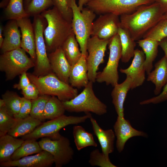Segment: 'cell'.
Instances as JSON below:
<instances>
[{"label":"cell","mask_w":167,"mask_h":167,"mask_svg":"<svg viewBox=\"0 0 167 167\" xmlns=\"http://www.w3.org/2000/svg\"><path fill=\"white\" fill-rule=\"evenodd\" d=\"M164 14L156 2L142 5L131 13L120 16V26L126 29L135 41H138L163 19Z\"/></svg>","instance_id":"cell-1"},{"label":"cell","mask_w":167,"mask_h":167,"mask_svg":"<svg viewBox=\"0 0 167 167\" xmlns=\"http://www.w3.org/2000/svg\"><path fill=\"white\" fill-rule=\"evenodd\" d=\"M45 19L47 25L44 36L47 53L62 47L72 32L71 22L65 19L54 7L40 14Z\"/></svg>","instance_id":"cell-2"},{"label":"cell","mask_w":167,"mask_h":167,"mask_svg":"<svg viewBox=\"0 0 167 167\" xmlns=\"http://www.w3.org/2000/svg\"><path fill=\"white\" fill-rule=\"evenodd\" d=\"M31 82L37 88L40 95L57 97L62 101L70 100L78 94V91L59 79L52 72L44 76H37L27 73Z\"/></svg>","instance_id":"cell-3"},{"label":"cell","mask_w":167,"mask_h":167,"mask_svg":"<svg viewBox=\"0 0 167 167\" xmlns=\"http://www.w3.org/2000/svg\"><path fill=\"white\" fill-rule=\"evenodd\" d=\"M70 4L73 13L71 22L72 30L82 54L87 57V43L91 36L92 25L96 14L87 7L81 11L75 0H70Z\"/></svg>","instance_id":"cell-4"},{"label":"cell","mask_w":167,"mask_h":167,"mask_svg":"<svg viewBox=\"0 0 167 167\" xmlns=\"http://www.w3.org/2000/svg\"><path fill=\"white\" fill-rule=\"evenodd\" d=\"M93 83L89 81L83 91L73 99L62 101L66 110L70 112H92L102 115L107 112L106 105L96 96Z\"/></svg>","instance_id":"cell-5"},{"label":"cell","mask_w":167,"mask_h":167,"mask_svg":"<svg viewBox=\"0 0 167 167\" xmlns=\"http://www.w3.org/2000/svg\"><path fill=\"white\" fill-rule=\"evenodd\" d=\"M92 116L90 113L80 116H68L64 114L42 122L32 132L22 136L21 138L24 140L31 139H37L45 137L58 139L61 136L59 131L62 128L70 125H76L84 122Z\"/></svg>","instance_id":"cell-6"},{"label":"cell","mask_w":167,"mask_h":167,"mask_svg":"<svg viewBox=\"0 0 167 167\" xmlns=\"http://www.w3.org/2000/svg\"><path fill=\"white\" fill-rule=\"evenodd\" d=\"M21 48L2 53L0 56V70L10 80L34 67L35 63Z\"/></svg>","instance_id":"cell-7"},{"label":"cell","mask_w":167,"mask_h":167,"mask_svg":"<svg viewBox=\"0 0 167 167\" xmlns=\"http://www.w3.org/2000/svg\"><path fill=\"white\" fill-rule=\"evenodd\" d=\"M33 27L35 35L36 56L33 75L40 76L52 72L44 36L47 22L41 14L34 16Z\"/></svg>","instance_id":"cell-8"},{"label":"cell","mask_w":167,"mask_h":167,"mask_svg":"<svg viewBox=\"0 0 167 167\" xmlns=\"http://www.w3.org/2000/svg\"><path fill=\"white\" fill-rule=\"evenodd\" d=\"M154 2V0H90L86 5L96 14L112 13L120 16L132 13L141 5Z\"/></svg>","instance_id":"cell-9"},{"label":"cell","mask_w":167,"mask_h":167,"mask_svg":"<svg viewBox=\"0 0 167 167\" xmlns=\"http://www.w3.org/2000/svg\"><path fill=\"white\" fill-rule=\"evenodd\" d=\"M108 46L109 53L108 62L102 71L98 72L96 81L113 87L118 83V68L122 55L121 41L118 34L110 39Z\"/></svg>","instance_id":"cell-10"},{"label":"cell","mask_w":167,"mask_h":167,"mask_svg":"<svg viewBox=\"0 0 167 167\" xmlns=\"http://www.w3.org/2000/svg\"><path fill=\"white\" fill-rule=\"evenodd\" d=\"M38 143L43 150L53 156L55 167H62L69 163L73 159L74 152L67 137L61 135L53 139L49 137L41 138Z\"/></svg>","instance_id":"cell-11"},{"label":"cell","mask_w":167,"mask_h":167,"mask_svg":"<svg viewBox=\"0 0 167 167\" xmlns=\"http://www.w3.org/2000/svg\"><path fill=\"white\" fill-rule=\"evenodd\" d=\"M110 39H101L96 36H91L88 41V75L89 81L93 83L96 81L99 65L104 62L105 53Z\"/></svg>","instance_id":"cell-12"},{"label":"cell","mask_w":167,"mask_h":167,"mask_svg":"<svg viewBox=\"0 0 167 167\" xmlns=\"http://www.w3.org/2000/svg\"><path fill=\"white\" fill-rule=\"evenodd\" d=\"M120 24L119 16L112 13L100 15L93 22L91 36L110 39L118 34Z\"/></svg>","instance_id":"cell-13"},{"label":"cell","mask_w":167,"mask_h":167,"mask_svg":"<svg viewBox=\"0 0 167 167\" xmlns=\"http://www.w3.org/2000/svg\"><path fill=\"white\" fill-rule=\"evenodd\" d=\"M113 128L117 138L116 147L119 153L123 151L126 143L130 138L139 136L148 137L147 134L144 132L133 127L129 120L124 117L118 116Z\"/></svg>","instance_id":"cell-14"},{"label":"cell","mask_w":167,"mask_h":167,"mask_svg":"<svg viewBox=\"0 0 167 167\" xmlns=\"http://www.w3.org/2000/svg\"><path fill=\"white\" fill-rule=\"evenodd\" d=\"M134 58L129 67L121 68L120 71L129 76L131 79V89L142 85L145 80V70L144 66L145 55L142 50L135 49Z\"/></svg>","instance_id":"cell-15"},{"label":"cell","mask_w":167,"mask_h":167,"mask_svg":"<svg viewBox=\"0 0 167 167\" xmlns=\"http://www.w3.org/2000/svg\"><path fill=\"white\" fill-rule=\"evenodd\" d=\"M54 163L53 156L46 151L19 159L0 163L1 167H50Z\"/></svg>","instance_id":"cell-16"},{"label":"cell","mask_w":167,"mask_h":167,"mask_svg":"<svg viewBox=\"0 0 167 167\" xmlns=\"http://www.w3.org/2000/svg\"><path fill=\"white\" fill-rule=\"evenodd\" d=\"M51 68L57 77L69 84V77L71 66L66 58L61 47L48 54Z\"/></svg>","instance_id":"cell-17"},{"label":"cell","mask_w":167,"mask_h":167,"mask_svg":"<svg viewBox=\"0 0 167 167\" xmlns=\"http://www.w3.org/2000/svg\"><path fill=\"white\" fill-rule=\"evenodd\" d=\"M16 20L21 32V48L29 54L35 63L36 56L35 35L33 24L28 17Z\"/></svg>","instance_id":"cell-18"},{"label":"cell","mask_w":167,"mask_h":167,"mask_svg":"<svg viewBox=\"0 0 167 167\" xmlns=\"http://www.w3.org/2000/svg\"><path fill=\"white\" fill-rule=\"evenodd\" d=\"M17 20H10L3 27L2 53L21 48V36Z\"/></svg>","instance_id":"cell-19"},{"label":"cell","mask_w":167,"mask_h":167,"mask_svg":"<svg viewBox=\"0 0 167 167\" xmlns=\"http://www.w3.org/2000/svg\"><path fill=\"white\" fill-rule=\"evenodd\" d=\"M89 119L94 133L101 145L102 152L107 156H109V154L114 151L115 136L114 132L111 129H103L92 116Z\"/></svg>","instance_id":"cell-20"},{"label":"cell","mask_w":167,"mask_h":167,"mask_svg":"<svg viewBox=\"0 0 167 167\" xmlns=\"http://www.w3.org/2000/svg\"><path fill=\"white\" fill-rule=\"evenodd\" d=\"M87 57L82 54L79 61L71 66L69 77V83L73 87H84L89 82L88 75Z\"/></svg>","instance_id":"cell-21"},{"label":"cell","mask_w":167,"mask_h":167,"mask_svg":"<svg viewBox=\"0 0 167 167\" xmlns=\"http://www.w3.org/2000/svg\"><path fill=\"white\" fill-rule=\"evenodd\" d=\"M131 78L126 76L123 82L118 83L113 87L111 96L118 116L124 117V104L128 92L131 89Z\"/></svg>","instance_id":"cell-22"},{"label":"cell","mask_w":167,"mask_h":167,"mask_svg":"<svg viewBox=\"0 0 167 167\" xmlns=\"http://www.w3.org/2000/svg\"><path fill=\"white\" fill-rule=\"evenodd\" d=\"M155 68L148 74L147 80L155 85L154 94L157 95L167 83V58L165 55L154 65Z\"/></svg>","instance_id":"cell-23"},{"label":"cell","mask_w":167,"mask_h":167,"mask_svg":"<svg viewBox=\"0 0 167 167\" xmlns=\"http://www.w3.org/2000/svg\"><path fill=\"white\" fill-rule=\"evenodd\" d=\"M24 140L8 134L0 136V163L10 161L12 155Z\"/></svg>","instance_id":"cell-24"},{"label":"cell","mask_w":167,"mask_h":167,"mask_svg":"<svg viewBox=\"0 0 167 167\" xmlns=\"http://www.w3.org/2000/svg\"><path fill=\"white\" fill-rule=\"evenodd\" d=\"M137 42L145 54L144 66L148 74L152 71L153 62L157 55L159 42L152 39L143 38L138 40Z\"/></svg>","instance_id":"cell-25"},{"label":"cell","mask_w":167,"mask_h":167,"mask_svg":"<svg viewBox=\"0 0 167 167\" xmlns=\"http://www.w3.org/2000/svg\"><path fill=\"white\" fill-rule=\"evenodd\" d=\"M42 123L40 120L30 115L23 119H17L8 134L16 138L22 137L32 132Z\"/></svg>","instance_id":"cell-26"},{"label":"cell","mask_w":167,"mask_h":167,"mask_svg":"<svg viewBox=\"0 0 167 167\" xmlns=\"http://www.w3.org/2000/svg\"><path fill=\"white\" fill-rule=\"evenodd\" d=\"M118 34L120 37L122 47L121 59L122 62L127 63L134 57L136 43L129 32L120 26Z\"/></svg>","instance_id":"cell-27"},{"label":"cell","mask_w":167,"mask_h":167,"mask_svg":"<svg viewBox=\"0 0 167 167\" xmlns=\"http://www.w3.org/2000/svg\"><path fill=\"white\" fill-rule=\"evenodd\" d=\"M79 46L73 31L68 36L61 47L66 58L71 66L75 64L82 55Z\"/></svg>","instance_id":"cell-28"},{"label":"cell","mask_w":167,"mask_h":167,"mask_svg":"<svg viewBox=\"0 0 167 167\" xmlns=\"http://www.w3.org/2000/svg\"><path fill=\"white\" fill-rule=\"evenodd\" d=\"M73 135L75 146L78 151L88 147H96L97 146L92 135L87 131L81 126H74L73 128Z\"/></svg>","instance_id":"cell-29"},{"label":"cell","mask_w":167,"mask_h":167,"mask_svg":"<svg viewBox=\"0 0 167 167\" xmlns=\"http://www.w3.org/2000/svg\"><path fill=\"white\" fill-rule=\"evenodd\" d=\"M42 151L36 139H26L13 154L11 160H17L29 155L39 153Z\"/></svg>","instance_id":"cell-30"},{"label":"cell","mask_w":167,"mask_h":167,"mask_svg":"<svg viewBox=\"0 0 167 167\" xmlns=\"http://www.w3.org/2000/svg\"><path fill=\"white\" fill-rule=\"evenodd\" d=\"M66 110L62 101L57 97L50 96L46 104L43 113L45 120H51L64 114Z\"/></svg>","instance_id":"cell-31"},{"label":"cell","mask_w":167,"mask_h":167,"mask_svg":"<svg viewBox=\"0 0 167 167\" xmlns=\"http://www.w3.org/2000/svg\"><path fill=\"white\" fill-rule=\"evenodd\" d=\"M4 14L6 19L9 20H17L30 16L24 8L23 0H9Z\"/></svg>","instance_id":"cell-32"},{"label":"cell","mask_w":167,"mask_h":167,"mask_svg":"<svg viewBox=\"0 0 167 167\" xmlns=\"http://www.w3.org/2000/svg\"><path fill=\"white\" fill-rule=\"evenodd\" d=\"M2 98L9 114L13 117L17 114L21 106L22 97L15 92L8 91L2 95Z\"/></svg>","instance_id":"cell-33"},{"label":"cell","mask_w":167,"mask_h":167,"mask_svg":"<svg viewBox=\"0 0 167 167\" xmlns=\"http://www.w3.org/2000/svg\"><path fill=\"white\" fill-rule=\"evenodd\" d=\"M143 38L152 39L158 42L167 38V20L162 19L149 30Z\"/></svg>","instance_id":"cell-34"},{"label":"cell","mask_w":167,"mask_h":167,"mask_svg":"<svg viewBox=\"0 0 167 167\" xmlns=\"http://www.w3.org/2000/svg\"><path fill=\"white\" fill-rule=\"evenodd\" d=\"M50 96L40 95L36 99L31 100L32 106L30 115L42 122L45 120L43 113L47 102Z\"/></svg>","instance_id":"cell-35"},{"label":"cell","mask_w":167,"mask_h":167,"mask_svg":"<svg viewBox=\"0 0 167 167\" xmlns=\"http://www.w3.org/2000/svg\"><path fill=\"white\" fill-rule=\"evenodd\" d=\"M52 5L53 0H31L25 10L30 16H34L40 14Z\"/></svg>","instance_id":"cell-36"},{"label":"cell","mask_w":167,"mask_h":167,"mask_svg":"<svg viewBox=\"0 0 167 167\" xmlns=\"http://www.w3.org/2000/svg\"><path fill=\"white\" fill-rule=\"evenodd\" d=\"M16 121L9 114L5 106L0 108V136L8 134Z\"/></svg>","instance_id":"cell-37"},{"label":"cell","mask_w":167,"mask_h":167,"mask_svg":"<svg viewBox=\"0 0 167 167\" xmlns=\"http://www.w3.org/2000/svg\"><path fill=\"white\" fill-rule=\"evenodd\" d=\"M88 163L92 166L100 167H116L110 161L109 156H107L98 149L92 150L90 154Z\"/></svg>","instance_id":"cell-38"},{"label":"cell","mask_w":167,"mask_h":167,"mask_svg":"<svg viewBox=\"0 0 167 167\" xmlns=\"http://www.w3.org/2000/svg\"><path fill=\"white\" fill-rule=\"evenodd\" d=\"M53 5L63 16L71 22L73 13L70 4V0H53Z\"/></svg>","instance_id":"cell-39"},{"label":"cell","mask_w":167,"mask_h":167,"mask_svg":"<svg viewBox=\"0 0 167 167\" xmlns=\"http://www.w3.org/2000/svg\"><path fill=\"white\" fill-rule=\"evenodd\" d=\"M31 106V100L22 97V104L19 112L14 117L17 119H19L29 116L30 115Z\"/></svg>","instance_id":"cell-40"},{"label":"cell","mask_w":167,"mask_h":167,"mask_svg":"<svg viewBox=\"0 0 167 167\" xmlns=\"http://www.w3.org/2000/svg\"><path fill=\"white\" fill-rule=\"evenodd\" d=\"M167 100V83L163 88V90L157 96L152 98L141 101V105L149 104H157Z\"/></svg>","instance_id":"cell-41"},{"label":"cell","mask_w":167,"mask_h":167,"mask_svg":"<svg viewBox=\"0 0 167 167\" xmlns=\"http://www.w3.org/2000/svg\"><path fill=\"white\" fill-rule=\"evenodd\" d=\"M22 93L24 97L30 100L36 99L40 95L36 86L31 82L27 87L22 90Z\"/></svg>","instance_id":"cell-42"},{"label":"cell","mask_w":167,"mask_h":167,"mask_svg":"<svg viewBox=\"0 0 167 167\" xmlns=\"http://www.w3.org/2000/svg\"><path fill=\"white\" fill-rule=\"evenodd\" d=\"M31 82L26 72H24L20 75L19 80L18 84L13 85V88L18 90H23L27 87Z\"/></svg>","instance_id":"cell-43"},{"label":"cell","mask_w":167,"mask_h":167,"mask_svg":"<svg viewBox=\"0 0 167 167\" xmlns=\"http://www.w3.org/2000/svg\"><path fill=\"white\" fill-rule=\"evenodd\" d=\"M161 6L164 14L167 12V0H154Z\"/></svg>","instance_id":"cell-44"},{"label":"cell","mask_w":167,"mask_h":167,"mask_svg":"<svg viewBox=\"0 0 167 167\" xmlns=\"http://www.w3.org/2000/svg\"><path fill=\"white\" fill-rule=\"evenodd\" d=\"M159 46L164 52L165 56L167 58V38H165L159 42Z\"/></svg>","instance_id":"cell-45"},{"label":"cell","mask_w":167,"mask_h":167,"mask_svg":"<svg viewBox=\"0 0 167 167\" xmlns=\"http://www.w3.org/2000/svg\"><path fill=\"white\" fill-rule=\"evenodd\" d=\"M90 0H78V6L81 11L84 8V6Z\"/></svg>","instance_id":"cell-46"},{"label":"cell","mask_w":167,"mask_h":167,"mask_svg":"<svg viewBox=\"0 0 167 167\" xmlns=\"http://www.w3.org/2000/svg\"><path fill=\"white\" fill-rule=\"evenodd\" d=\"M3 27L2 25L0 26V47L2 46L4 38L2 37V32Z\"/></svg>","instance_id":"cell-47"},{"label":"cell","mask_w":167,"mask_h":167,"mask_svg":"<svg viewBox=\"0 0 167 167\" xmlns=\"http://www.w3.org/2000/svg\"><path fill=\"white\" fill-rule=\"evenodd\" d=\"M5 106V103L2 99H0V108Z\"/></svg>","instance_id":"cell-48"},{"label":"cell","mask_w":167,"mask_h":167,"mask_svg":"<svg viewBox=\"0 0 167 167\" xmlns=\"http://www.w3.org/2000/svg\"><path fill=\"white\" fill-rule=\"evenodd\" d=\"M31 0H25V4L26 7L29 4Z\"/></svg>","instance_id":"cell-49"},{"label":"cell","mask_w":167,"mask_h":167,"mask_svg":"<svg viewBox=\"0 0 167 167\" xmlns=\"http://www.w3.org/2000/svg\"><path fill=\"white\" fill-rule=\"evenodd\" d=\"M163 18L167 20V12L164 14Z\"/></svg>","instance_id":"cell-50"},{"label":"cell","mask_w":167,"mask_h":167,"mask_svg":"<svg viewBox=\"0 0 167 167\" xmlns=\"http://www.w3.org/2000/svg\"></svg>","instance_id":"cell-51"}]
</instances>
